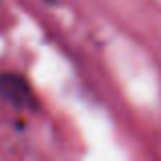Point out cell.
Here are the masks:
<instances>
[{"label": "cell", "mask_w": 161, "mask_h": 161, "mask_svg": "<svg viewBox=\"0 0 161 161\" xmlns=\"http://www.w3.org/2000/svg\"><path fill=\"white\" fill-rule=\"evenodd\" d=\"M0 98L23 110H35L39 106L35 94H33L31 84L20 74H14V71L0 74Z\"/></svg>", "instance_id": "cell-1"}]
</instances>
